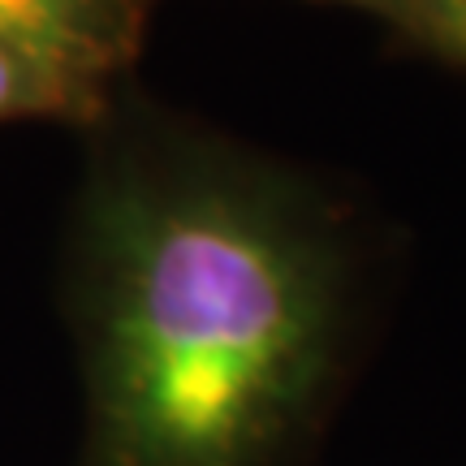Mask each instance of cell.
I'll list each match as a JSON object with an SVG mask.
<instances>
[{
    "label": "cell",
    "mask_w": 466,
    "mask_h": 466,
    "mask_svg": "<svg viewBox=\"0 0 466 466\" xmlns=\"http://www.w3.org/2000/svg\"><path fill=\"white\" fill-rule=\"evenodd\" d=\"M100 466H268L311 415L346 247L311 190L212 138H134L83 199Z\"/></svg>",
    "instance_id": "6da1fadb"
},
{
    "label": "cell",
    "mask_w": 466,
    "mask_h": 466,
    "mask_svg": "<svg viewBox=\"0 0 466 466\" xmlns=\"http://www.w3.org/2000/svg\"><path fill=\"white\" fill-rule=\"evenodd\" d=\"M147 0H0V44L113 86L130 66Z\"/></svg>",
    "instance_id": "7a4b0ae2"
},
{
    "label": "cell",
    "mask_w": 466,
    "mask_h": 466,
    "mask_svg": "<svg viewBox=\"0 0 466 466\" xmlns=\"http://www.w3.org/2000/svg\"><path fill=\"white\" fill-rule=\"evenodd\" d=\"M108 104V86L74 69L0 44V121H96Z\"/></svg>",
    "instance_id": "3957f363"
},
{
    "label": "cell",
    "mask_w": 466,
    "mask_h": 466,
    "mask_svg": "<svg viewBox=\"0 0 466 466\" xmlns=\"http://www.w3.org/2000/svg\"><path fill=\"white\" fill-rule=\"evenodd\" d=\"M401 31L428 52L466 69V0H419Z\"/></svg>",
    "instance_id": "277c9868"
},
{
    "label": "cell",
    "mask_w": 466,
    "mask_h": 466,
    "mask_svg": "<svg viewBox=\"0 0 466 466\" xmlns=\"http://www.w3.org/2000/svg\"><path fill=\"white\" fill-rule=\"evenodd\" d=\"M337 5H354V9H367V14H380L384 22H393L401 31V26L410 22L419 0H337Z\"/></svg>",
    "instance_id": "5b68a950"
}]
</instances>
